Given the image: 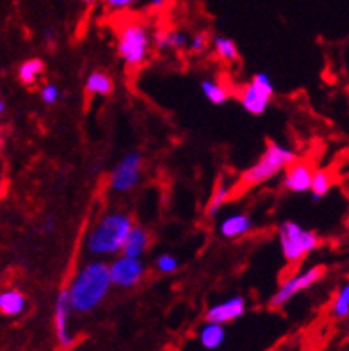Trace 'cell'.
<instances>
[{
	"label": "cell",
	"instance_id": "obj_1",
	"mask_svg": "<svg viewBox=\"0 0 349 351\" xmlns=\"http://www.w3.org/2000/svg\"><path fill=\"white\" fill-rule=\"evenodd\" d=\"M109 264L104 261H91L80 267L67 287L71 311L79 314H89L100 307L111 291Z\"/></svg>",
	"mask_w": 349,
	"mask_h": 351
},
{
	"label": "cell",
	"instance_id": "obj_2",
	"mask_svg": "<svg viewBox=\"0 0 349 351\" xmlns=\"http://www.w3.org/2000/svg\"><path fill=\"white\" fill-rule=\"evenodd\" d=\"M132 218L125 213H109L95 223L86 239V250L93 257H116L123 250L132 228Z\"/></svg>",
	"mask_w": 349,
	"mask_h": 351
},
{
	"label": "cell",
	"instance_id": "obj_3",
	"mask_svg": "<svg viewBox=\"0 0 349 351\" xmlns=\"http://www.w3.org/2000/svg\"><path fill=\"white\" fill-rule=\"evenodd\" d=\"M296 154L289 147H283L276 141H269L265 145L262 156L258 157L255 165H252L248 169H244L239 177V187L241 189H252V187L262 186L269 182L283 169L291 165L292 160H296Z\"/></svg>",
	"mask_w": 349,
	"mask_h": 351
},
{
	"label": "cell",
	"instance_id": "obj_4",
	"mask_svg": "<svg viewBox=\"0 0 349 351\" xmlns=\"http://www.w3.org/2000/svg\"><path fill=\"white\" fill-rule=\"evenodd\" d=\"M278 243L287 264H298L317 250L321 239L314 230L301 227L300 223L283 221L278 227Z\"/></svg>",
	"mask_w": 349,
	"mask_h": 351
},
{
	"label": "cell",
	"instance_id": "obj_5",
	"mask_svg": "<svg viewBox=\"0 0 349 351\" xmlns=\"http://www.w3.org/2000/svg\"><path fill=\"white\" fill-rule=\"evenodd\" d=\"M152 49L150 29L141 22L125 23L118 32V56L127 66L145 64Z\"/></svg>",
	"mask_w": 349,
	"mask_h": 351
},
{
	"label": "cell",
	"instance_id": "obj_6",
	"mask_svg": "<svg viewBox=\"0 0 349 351\" xmlns=\"http://www.w3.org/2000/svg\"><path fill=\"white\" fill-rule=\"evenodd\" d=\"M274 95V84L265 71H256L252 80L241 91V106L246 112L253 116H261L267 111L271 98Z\"/></svg>",
	"mask_w": 349,
	"mask_h": 351
},
{
	"label": "cell",
	"instance_id": "obj_7",
	"mask_svg": "<svg viewBox=\"0 0 349 351\" xmlns=\"http://www.w3.org/2000/svg\"><path fill=\"white\" fill-rule=\"evenodd\" d=\"M143 178V154L141 152H128L119 159L118 165L112 168L109 177V186L115 193L134 191Z\"/></svg>",
	"mask_w": 349,
	"mask_h": 351
},
{
	"label": "cell",
	"instance_id": "obj_8",
	"mask_svg": "<svg viewBox=\"0 0 349 351\" xmlns=\"http://www.w3.org/2000/svg\"><path fill=\"white\" fill-rule=\"evenodd\" d=\"M324 276V267L323 266H312L309 269H303V271L292 275L291 278L283 282L278 287V291L271 296L269 305L273 308L283 307L285 303L291 302L296 294L303 293V291L310 289L312 285L317 284L321 278Z\"/></svg>",
	"mask_w": 349,
	"mask_h": 351
},
{
	"label": "cell",
	"instance_id": "obj_9",
	"mask_svg": "<svg viewBox=\"0 0 349 351\" xmlns=\"http://www.w3.org/2000/svg\"><path fill=\"white\" fill-rule=\"evenodd\" d=\"M146 266L141 258L127 257V255H116L115 261L109 263V275H111V284L119 289H132L141 284L145 278Z\"/></svg>",
	"mask_w": 349,
	"mask_h": 351
},
{
	"label": "cell",
	"instance_id": "obj_10",
	"mask_svg": "<svg viewBox=\"0 0 349 351\" xmlns=\"http://www.w3.org/2000/svg\"><path fill=\"white\" fill-rule=\"evenodd\" d=\"M70 298H68V291L62 289L56 298L53 305V330H56V339L58 344L62 350H70L75 343V337L70 332V314H71Z\"/></svg>",
	"mask_w": 349,
	"mask_h": 351
},
{
	"label": "cell",
	"instance_id": "obj_11",
	"mask_svg": "<svg viewBox=\"0 0 349 351\" xmlns=\"http://www.w3.org/2000/svg\"><path fill=\"white\" fill-rule=\"evenodd\" d=\"M314 169L306 160H292L287 168L283 169V189L289 193H309Z\"/></svg>",
	"mask_w": 349,
	"mask_h": 351
},
{
	"label": "cell",
	"instance_id": "obj_12",
	"mask_svg": "<svg viewBox=\"0 0 349 351\" xmlns=\"http://www.w3.org/2000/svg\"><path fill=\"white\" fill-rule=\"evenodd\" d=\"M246 312V300L243 296H232V298L225 300L221 303H216L213 307L205 312V321L208 323H230V321L239 319L244 316Z\"/></svg>",
	"mask_w": 349,
	"mask_h": 351
},
{
	"label": "cell",
	"instance_id": "obj_13",
	"mask_svg": "<svg viewBox=\"0 0 349 351\" xmlns=\"http://www.w3.org/2000/svg\"><path fill=\"white\" fill-rule=\"evenodd\" d=\"M253 228V219L246 213H234L228 214L225 219L219 223V236L223 239H239V237L250 234Z\"/></svg>",
	"mask_w": 349,
	"mask_h": 351
},
{
	"label": "cell",
	"instance_id": "obj_14",
	"mask_svg": "<svg viewBox=\"0 0 349 351\" xmlns=\"http://www.w3.org/2000/svg\"><path fill=\"white\" fill-rule=\"evenodd\" d=\"M148 246H150V232L141 225H132L127 239H125L121 254L127 255V257L141 258L148 252Z\"/></svg>",
	"mask_w": 349,
	"mask_h": 351
},
{
	"label": "cell",
	"instance_id": "obj_15",
	"mask_svg": "<svg viewBox=\"0 0 349 351\" xmlns=\"http://www.w3.org/2000/svg\"><path fill=\"white\" fill-rule=\"evenodd\" d=\"M152 43L159 50H173V52H178V50L187 49L189 36L184 31H180V29L157 31L154 38H152Z\"/></svg>",
	"mask_w": 349,
	"mask_h": 351
},
{
	"label": "cell",
	"instance_id": "obj_16",
	"mask_svg": "<svg viewBox=\"0 0 349 351\" xmlns=\"http://www.w3.org/2000/svg\"><path fill=\"white\" fill-rule=\"evenodd\" d=\"M84 89L86 93L93 95V97H109L115 89V82L106 71H93L86 79Z\"/></svg>",
	"mask_w": 349,
	"mask_h": 351
},
{
	"label": "cell",
	"instance_id": "obj_17",
	"mask_svg": "<svg viewBox=\"0 0 349 351\" xmlns=\"http://www.w3.org/2000/svg\"><path fill=\"white\" fill-rule=\"evenodd\" d=\"M27 307V300L20 291L9 289L0 293V312L4 316H20Z\"/></svg>",
	"mask_w": 349,
	"mask_h": 351
},
{
	"label": "cell",
	"instance_id": "obj_18",
	"mask_svg": "<svg viewBox=\"0 0 349 351\" xmlns=\"http://www.w3.org/2000/svg\"><path fill=\"white\" fill-rule=\"evenodd\" d=\"M225 326L219 325V323H208L205 321V325L200 330V344L205 348V350H217L225 343Z\"/></svg>",
	"mask_w": 349,
	"mask_h": 351
},
{
	"label": "cell",
	"instance_id": "obj_19",
	"mask_svg": "<svg viewBox=\"0 0 349 351\" xmlns=\"http://www.w3.org/2000/svg\"><path fill=\"white\" fill-rule=\"evenodd\" d=\"M333 186L332 173L328 169H314L312 173V182H310V195L312 200L317 202L330 193Z\"/></svg>",
	"mask_w": 349,
	"mask_h": 351
},
{
	"label": "cell",
	"instance_id": "obj_20",
	"mask_svg": "<svg viewBox=\"0 0 349 351\" xmlns=\"http://www.w3.org/2000/svg\"><path fill=\"white\" fill-rule=\"evenodd\" d=\"M230 191H232V187L228 186L223 178L216 184L213 196H210V200H208L207 204V209H205L208 218H216L217 214H219V210L223 209V205L230 200Z\"/></svg>",
	"mask_w": 349,
	"mask_h": 351
},
{
	"label": "cell",
	"instance_id": "obj_21",
	"mask_svg": "<svg viewBox=\"0 0 349 351\" xmlns=\"http://www.w3.org/2000/svg\"><path fill=\"white\" fill-rule=\"evenodd\" d=\"M200 89H202L204 97L207 98L208 102L214 104V106H223V104H226V100L230 98L228 89H226L221 82H217V80L214 79L202 80V82H200Z\"/></svg>",
	"mask_w": 349,
	"mask_h": 351
},
{
	"label": "cell",
	"instance_id": "obj_22",
	"mask_svg": "<svg viewBox=\"0 0 349 351\" xmlns=\"http://www.w3.org/2000/svg\"><path fill=\"white\" fill-rule=\"evenodd\" d=\"M210 43H213L214 53H216L217 58L221 59V61L235 62L239 59L237 45H235V41L230 40V38H226V36H221V34H216V36H213Z\"/></svg>",
	"mask_w": 349,
	"mask_h": 351
},
{
	"label": "cell",
	"instance_id": "obj_23",
	"mask_svg": "<svg viewBox=\"0 0 349 351\" xmlns=\"http://www.w3.org/2000/svg\"><path fill=\"white\" fill-rule=\"evenodd\" d=\"M45 71V62L41 61L40 58H32L27 59L20 64L18 68V79L22 82L23 86H32L36 80L40 79L43 75Z\"/></svg>",
	"mask_w": 349,
	"mask_h": 351
},
{
	"label": "cell",
	"instance_id": "obj_24",
	"mask_svg": "<svg viewBox=\"0 0 349 351\" xmlns=\"http://www.w3.org/2000/svg\"><path fill=\"white\" fill-rule=\"evenodd\" d=\"M333 316L339 317V319H344L349 316V282L344 284L337 294L335 302H333Z\"/></svg>",
	"mask_w": 349,
	"mask_h": 351
},
{
	"label": "cell",
	"instance_id": "obj_25",
	"mask_svg": "<svg viewBox=\"0 0 349 351\" xmlns=\"http://www.w3.org/2000/svg\"><path fill=\"white\" fill-rule=\"evenodd\" d=\"M178 266H180L178 258L171 254H160L159 257L155 258V267H157L160 273H164V275H171V273H175L178 269Z\"/></svg>",
	"mask_w": 349,
	"mask_h": 351
},
{
	"label": "cell",
	"instance_id": "obj_26",
	"mask_svg": "<svg viewBox=\"0 0 349 351\" xmlns=\"http://www.w3.org/2000/svg\"><path fill=\"white\" fill-rule=\"evenodd\" d=\"M40 97L41 102H43L45 106H53V104L61 98V89L56 84H52V82H49V84H45L43 88H41Z\"/></svg>",
	"mask_w": 349,
	"mask_h": 351
},
{
	"label": "cell",
	"instance_id": "obj_27",
	"mask_svg": "<svg viewBox=\"0 0 349 351\" xmlns=\"http://www.w3.org/2000/svg\"><path fill=\"white\" fill-rule=\"evenodd\" d=\"M208 47V38L205 32H196L189 38V43H187V50L193 53H204Z\"/></svg>",
	"mask_w": 349,
	"mask_h": 351
},
{
	"label": "cell",
	"instance_id": "obj_28",
	"mask_svg": "<svg viewBox=\"0 0 349 351\" xmlns=\"http://www.w3.org/2000/svg\"><path fill=\"white\" fill-rule=\"evenodd\" d=\"M104 2H106V5L109 9H125L134 5L136 2H139V0H104Z\"/></svg>",
	"mask_w": 349,
	"mask_h": 351
},
{
	"label": "cell",
	"instance_id": "obj_29",
	"mask_svg": "<svg viewBox=\"0 0 349 351\" xmlns=\"http://www.w3.org/2000/svg\"><path fill=\"white\" fill-rule=\"evenodd\" d=\"M53 230H56V221H53L52 218H49L47 221L43 223V232H47V234H52Z\"/></svg>",
	"mask_w": 349,
	"mask_h": 351
},
{
	"label": "cell",
	"instance_id": "obj_30",
	"mask_svg": "<svg viewBox=\"0 0 349 351\" xmlns=\"http://www.w3.org/2000/svg\"><path fill=\"white\" fill-rule=\"evenodd\" d=\"M166 2H168V0H150V2H148V8H150V9H160L164 4H166Z\"/></svg>",
	"mask_w": 349,
	"mask_h": 351
},
{
	"label": "cell",
	"instance_id": "obj_31",
	"mask_svg": "<svg viewBox=\"0 0 349 351\" xmlns=\"http://www.w3.org/2000/svg\"><path fill=\"white\" fill-rule=\"evenodd\" d=\"M45 41H49V45L56 43V36H53V31H49L45 34Z\"/></svg>",
	"mask_w": 349,
	"mask_h": 351
},
{
	"label": "cell",
	"instance_id": "obj_32",
	"mask_svg": "<svg viewBox=\"0 0 349 351\" xmlns=\"http://www.w3.org/2000/svg\"><path fill=\"white\" fill-rule=\"evenodd\" d=\"M4 111H5V104L0 100V114H4Z\"/></svg>",
	"mask_w": 349,
	"mask_h": 351
},
{
	"label": "cell",
	"instance_id": "obj_33",
	"mask_svg": "<svg viewBox=\"0 0 349 351\" xmlns=\"http://www.w3.org/2000/svg\"><path fill=\"white\" fill-rule=\"evenodd\" d=\"M84 4H93V2H97V0H82Z\"/></svg>",
	"mask_w": 349,
	"mask_h": 351
},
{
	"label": "cell",
	"instance_id": "obj_34",
	"mask_svg": "<svg viewBox=\"0 0 349 351\" xmlns=\"http://www.w3.org/2000/svg\"><path fill=\"white\" fill-rule=\"evenodd\" d=\"M2 143H4V138H2V134H0V147H2Z\"/></svg>",
	"mask_w": 349,
	"mask_h": 351
},
{
	"label": "cell",
	"instance_id": "obj_35",
	"mask_svg": "<svg viewBox=\"0 0 349 351\" xmlns=\"http://www.w3.org/2000/svg\"><path fill=\"white\" fill-rule=\"evenodd\" d=\"M0 187H2V177H0Z\"/></svg>",
	"mask_w": 349,
	"mask_h": 351
}]
</instances>
